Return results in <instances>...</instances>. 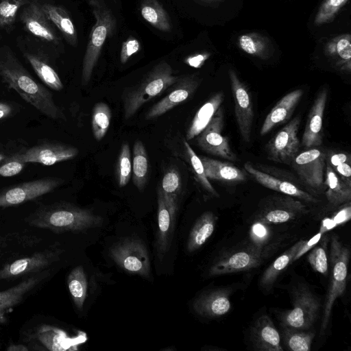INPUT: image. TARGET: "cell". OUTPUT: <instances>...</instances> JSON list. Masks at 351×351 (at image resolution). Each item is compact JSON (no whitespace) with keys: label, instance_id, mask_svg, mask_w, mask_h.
I'll list each match as a JSON object with an SVG mask.
<instances>
[{"label":"cell","instance_id":"cell-1","mask_svg":"<svg viewBox=\"0 0 351 351\" xmlns=\"http://www.w3.org/2000/svg\"><path fill=\"white\" fill-rule=\"evenodd\" d=\"M0 77L8 88L43 114L52 119H65L52 93L32 77L8 45L0 47Z\"/></svg>","mask_w":351,"mask_h":351},{"label":"cell","instance_id":"cell-2","mask_svg":"<svg viewBox=\"0 0 351 351\" xmlns=\"http://www.w3.org/2000/svg\"><path fill=\"white\" fill-rule=\"evenodd\" d=\"M26 221L30 226L49 229L57 233L79 232L100 227L103 218L91 210L66 203L43 205L31 214Z\"/></svg>","mask_w":351,"mask_h":351},{"label":"cell","instance_id":"cell-3","mask_svg":"<svg viewBox=\"0 0 351 351\" xmlns=\"http://www.w3.org/2000/svg\"><path fill=\"white\" fill-rule=\"evenodd\" d=\"M179 79L171 65L159 62L136 85L125 90L123 96V117L131 118L145 104L160 95Z\"/></svg>","mask_w":351,"mask_h":351},{"label":"cell","instance_id":"cell-4","mask_svg":"<svg viewBox=\"0 0 351 351\" xmlns=\"http://www.w3.org/2000/svg\"><path fill=\"white\" fill-rule=\"evenodd\" d=\"M92 8L95 18L86 52L83 59L82 84L87 85L99 58L103 45L107 38L112 36L115 27L116 20L111 10L104 0H86Z\"/></svg>","mask_w":351,"mask_h":351},{"label":"cell","instance_id":"cell-5","mask_svg":"<svg viewBox=\"0 0 351 351\" xmlns=\"http://www.w3.org/2000/svg\"><path fill=\"white\" fill-rule=\"evenodd\" d=\"M16 45L45 85L56 91L63 88L55 69V58L58 52L56 49L29 34L19 36Z\"/></svg>","mask_w":351,"mask_h":351},{"label":"cell","instance_id":"cell-6","mask_svg":"<svg viewBox=\"0 0 351 351\" xmlns=\"http://www.w3.org/2000/svg\"><path fill=\"white\" fill-rule=\"evenodd\" d=\"M350 250L336 234L330 240V263L331 274L330 284L324 305L320 335L325 332L330 320L332 306L336 300L343 294L346 288Z\"/></svg>","mask_w":351,"mask_h":351},{"label":"cell","instance_id":"cell-7","mask_svg":"<svg viewBox=\"0 0 351 351\" xmlns=\"http://www.w3.org/2000/svg\"><path fill=\"white\" fill-rule=\"evenodd\" d=\"M293 308L282 313L281 325L285 327L308 330L319 315L320 302L311 289L300 285L293 291Z\"/></svg>","mask_w":351,"mask_h":351},{"label":"cell","instance_id":"cell-8","mask_svg":"<svg viewBox=\"0 0 351 351\" xmlns=\"http://www.w3.org/2000/svg\"><path fill=\"white\" fill-rule=\"evenodd\" d=\"M18 17L27 34L60 51L62 39L57 28L43 10L39 0H30L20 10Z\"/></svg>","mask_w":351,"mask_h":351},{"label":"cell","instance_id":"cell-9","mask_svg":"<svg viewBox=\"0 0 351 351\" xmlns=\"http://www.w3.org/2000/svg\"><path fill=\"white\" fill-rule=\"evenodd\" d=\"M110 254L114 262L125 272L149 278L150 259L145 244L140 240L127 238L114 245Z\"/></svg>","mask_w":351,"mask_h":351},{"label":"cell","instance_id":"cell-10","mask_svg":"<svg viewBox=\"0 0 351 351\" xmlns=\"http://www.w3.org/2000/svg\"><path fill=\"white\" fill-rule=\"evenodd\" d=\"M270 252L265 245L254 243L231 252L217 259L209 268L208 276H221L258 267Z\"/></svg>","mask_w":351,"mask_h":351},{"label":"cell","instance_id":"cell-11","mask_svg":"<svg viewBox=\"0 0 351 351\" xmlns=\"http://www.w3.org/2000/svg\"><path fill=\"white\" fill-rule=\"evenodd\" d=\"M58 178L47 177L20 183L0 191V207L23 204L51 192L62 184Z\"/></svg>","mask_w":351,"mask_h":351},{"label":"cell","instance_id":"cell-12","mask_svg":"<svg viewBox=\"0 0 351 351\" xmlns=\"http://www.w3.org/2000/svg\"><path fill=\"white\" fill-rule=\"evenodd\" d=\"M300 123V117L293 118L269 141L266 146L268 159L280 163H291L300 148L298 137Z\"/></svg>","mask_w":351,"mask_h":351},{"label":"cell","instance_id":"cell-13","mask_svg":"<svg viewBox=\"0 0 351 351\" xmlns=\"http://www.w3.org/2000/svg\"><path fill=\"white\" fill-rule=\"evenodd\" d=\"M223 126V111L220 106L207 126L197 136V144L210 154L235 161L237 156L232 152L228 138L221 134Z\"/></svg>","mask_w":351,"mask_h":351},{"label":"cell","instance_id":"cell-14","mask_svg":"<svg viewBox=\"0 0 351 351\" xmlns=\"http://www.w3.org/2000/svg\"><path fill=\"white\" fill-rule=\"evenodd\" d=\"M78 153V149L75 147L62 143H47L14 154L6 158L5 160L52 165L73 158Z\"/></svg>","mask_w":351,"mask_h":351},{"label":"cell","instance_id":"cell-15","mask_svg":"<svg viewBox=\"0 0 351 351\" xmlns=\"http://www.w3.org/2000/svg\"><path fill=\"white\" fill-rule=\"evenodd\" d=\"M230 87L234 102V113L240 134L245 142H250L254 119L253 104L246 86L232 69L228 71Z\"/></svg>","mask_w":351,"mask_h":351},{"label":"cell","instance_id":"cell-16","mask_svg":"<svg viewBox=\"0 0 351 351\" xmlns=\"http://www.w3.org/2000/svg\"><path fill=\"white\" fill-rule=\"evenodd\" d=\"M62 252L58 248L47 249L5 265L0 269V280H8L38 272L58 261Z\"/></svg>","mask_w":351,"mask_h":351},{"label":"cell","instance_id":"cell-17","mask_svg":"<svg viewBox=\"0 0 351 351\" xmlns=\"http://www.w3.org/2000/svg\"><path fill=\"white\" fill-rule=\"evenodd\" d=\"M291 165L300 178L308 186L319 189L324 184L326 156L317 148L297 154Z\"/></svg>","mask_w":351,"mask_h":351},{"label":"cell","instance_id":"cell-18","mask_svg":"<svg viewBox=\"0 0 351 351\" xmlns=\"http://www.w3.org/2000/svg\"><path fill=\"white\" fill-rule=\"evenodd\" d=\"M200 83L196 75L179 77L173 90L155 104L147 112L146 120H152L164 114L176 106L186 101L196 91Z\"/></svg>","mask_w":351,"mask_h":351},{"label":"cell","instance_id":"cell-19","mask_svg":"<svg viewBox=\"0 0 351 351\" xmlns=\"http://www.w3.org/2000/svg\"><path fill=\"white\" fill-rule=\"evenodd\" d=\"M158 226L156 248L160 258L169 252L174 232L176 213L178 207L171 203L158 188Z\"/></svg>","mask_w":351,"mask_h":351},{"label":"cell","instance_id":"cell-20","mask_svg":"<svg viewBox=\"0 0 351 351\" xmlns=\"http://www.w3.org/2000/svg\"><path fill=\"white\" fill-rule=\"evenodd\" d=\"M306 211L305 205L291 196L276 197L261 210L257 220L267 224L282 223L295 219Z\"/></svg>","mask_w":351,"mask_h":351},{"label":"cell","instance_id":"cell-21","mask_svg":"<svg viewBox=\"0 0 351 351\" xmlns=\"http://www.w3.org/2000/svg\"><path fill=\"white\" fill-rule=\"evenodd\" d=\"M327 97L326 89L322 90L310 110L302 138V145L305 147L312 148L322 144V123Z\"/></svg>","mask_w":351,"mask_h":351},{"label":"cell","instance_id":"cell-22","mask_svg":"<svg viewBox=\"0 0 351 351\" xmlns=\"http://www.w3.org/2000/svg\"><path fill=\"white\" fill-rule=\"evenodd\" d=\"M254 348L260 351H282L280 335L269 316L262 315L254 323L250 332Z\"/></svg>","mask_w":351,"mask_h":351},{"label":"cell","instance_id":"cell-23","mask_svg":"<svg viewBox=\"0 0 351 351\" xmlns=\"http://www.w3.org/2000/svg\"><path fill=\"white\" fill-rule=\"evenodd\" d=\"M229 295L230 291L226 289L205 293L194 301L193 308L202 317H221L228 313L231 308Z\"/></svg>","mask_w":351,"mask_h":351},{"label":"cell","instance_id":"cell-24","mask_svg":"<svg viewBox=\"0 0 351 351\" xmlns=\"http://www.w3.org/2000/svg\"><path fill=\"white\" fill-rule=\"evenodd\" d=\"M245 170L259 184L269 189L294 197L308 202H317V199L293 183L278 179L255 168L251 163L244 164Z\"/></svg>","mask_w":351,"mask_h":351},{"label":"cell","instance_id":"cell-25","mask_svg":"<svg viewBox=\"0 0 351 351\" xmlns=\"http://www.w3.org/2000/svg\"><path fill=\"white\" fill-rule=\"evenodd\" d=\"M303 93L302 89H296L280 99L266 116L261 128V135H266L274 128L288 120L292 115Z\"/></svg>","mask_w":351,"mask_h":351},{"label":"cell","instance_id":"cell-26","mask_svg":"<svg viewBox=\"0 0 351 351\" xmlns=\"http://www.w3.org/2000/svg\"><path fill=\"white\" fill-rule=\"evenodd\" d=\"M208 179L226 183L243 182L247 176L245 171L230 162H223L206 156L199 157Z\"/></svg>","mask_w":351,"mask_h":351},{"label":"cell","instance_id":"cell-27","mask_svg":"<svg viewBox=\"0 0 351 351\" xmlns=\"http://www.w3.org/2000/svg\"><path fill=\"white\" fill-rule=\"evenodd\" d=\"M35 335L46 349L52 351L77 350L78 343L82 342L79 340L85 339V337L81 339L70 338L64 331L46 325L40 327Z\"/></svg>","mask_w":351,"mask_h":351},{"label":"cell","instance_id":"cell-28","mask_svg":"<svg viewBox=\"0 0 351 351\" xmlns=\"http://www.w3.org/2000/svg\"><path fill=\"white\" fill-rule=\"evenodd\" d=\"M40 5L47 16L67 43L75 47L77 43V31L67 11L62 6L50 3H40Z\"/></svg>","mask_w":351,"mask_h":351},{"label":"cell","instance_id":"cell-29","mask_svg":"<svg viewBox=\"0 0 351 351\" xmlns=\"http://www.w3.org/2000/svg\"><path fill=\"white\" fill-rule=\"evenodd\" d=\"M224 99L223 92L214 94L197 111L187 130L186 138L192 140L197 136L213 119Z\"/></svg>","mask_w":351,"mask_h":351},{"label":"cell","instance_id":"cell-30","mask_svg":"<svg viewBox=\"0 0 351 351\" xmlns=\"http://www.w3.org/2000/svg\"><path fill=\"white\" fill-rule=\"evenodd\" d=\"M325 52L333 61L337 68L343 72H350V34L339 35L331 39L326 45Z\"/></svg>","mask_w":351,"mask_h":351},{"label":"cell","instance_id":"cell-31","mask_svg":"<svg viewBox=\"0 0 351 351\" xmlns=\"http://www.w3.org/2000/svg\"><path fill=\"white\" fill-rule=\"evenodd\" d=\"M325 184L327 186L326 196L329 203L338 206L349 202L351 199V184L343 180L328 162L326 166Z\"/></svg>","mask_w":351,"mask_h":351},{"label":"cell","instance_id":"cell-32","mask_svg":"<svg viewBox=\"0 0 351 351\" xmlns=\"http://www.w3.org/2000/svg\"><path fill=\"white\" fill-rule=\"evenodd\" d=\"M217 217L210 211L204 213L193 226L187 241V250L193 252L199 249L214 232Z\"/></svg>","mask_w":351,"mask_h":351},{"label":"cell","instance_id":"cell-33","mask_svg":"<svg viewBox=\"0 0 351 351\" xmlns=\"http://www.w3.org/2000/svg\"><path fill=\"white\" fill-rule=\"evenodd\" d=\"M44 276H34L16 286L0 292V315L20 303L25 295L41 281Z\"/></svg>","mask_w":351,"mask_h":351},{"label":"cell","instance_id":"cell-34","mask_svg":"<svg viewBox=\"0 0 351 351\" xmlns=\"http://www.w3.org/2000/svg\"><path fill=\"white\" fill-rule=\"evenodd\" d=\"M132 171L134 184L138 191H143L147 181L149 160L146 149L140 140L134 144Z\"/></svg>","mask_w":351,"mask_h":351},{"label":"cell","instance_id":"cell-35","mask_svg":"<svg viewBox=\"0 0 351 351\" xmlns=\"http://www.w3.org/2000/svg\"><path fill=\"white\" fill-rule=\"evenodd\" d=\"M141 14L146 21L160 31H171L169 14L157 0H143L141 4Z\"/></svg>","mask_w":351,"mask_h":351},{"label":"cell","instance_id":"cell-36","mask_svg":"<svg viewBox=\"0 0 351 351\" xmlns=\"http://www.w3.org/2000/svg\"><path fill=\"white\" fill-rule=\"evenodd\" d=\"M304 240H300L293 246L289 248L280 256H278L273 263L263 274L260 285L263 288L270 287L280 274L293 263V258Z\"/></svg>","mask_w":351,"mask_h":351},{"label":"cell","instance_id":"cell-37","mask_svg":"<svg viewBox=\"0 0 351 351\" xmlns=\"http://www.w3.org/2000/svg\"><path fill=\"white\" fill-rule=\"evenodd\" d=\"M67 285L75 307L82 311L88 291L87 278L82 266H77L70 271Z\"/></svg>","mask_w":351,"mask_h":351},{"label":"cell","instance_id":"cell-38","mask_svg":"<svg viewBox=\"0 0 351 351\" xmlns=\"http://www.w3.org/2000/svg\"><path fill=\"white\" fill-rule=\"evenodd\" d=\"M240 49L247 54L265 59L269 56V40L256 33H247L239 37Z\"/></svg>","mask_w":351,"mask_h":351},{"label":"cell","instance_id":"cell-39","mask_svg":"<svg viewBox=\"0 0 351 351\" xmlns=\"http://www.w3.org/2000/svg\"><path fill=\"white\" fill-rule=\"evenodd\" d=\"M282 336L286 347L293 351H309L314 333L282 326Z\"/></svg>","mask_w":351,"mask_h":351},{"label":"cell","instance_id":"cell-40","mask_svg":"<svg viewBox=\"0 0 351 351\" xmlns=\"http://www.w3.org/2000/svg\"><path fill=\"white\" fill-rule=\"evenodd\" d=\"M30 0H0V30L11 33L20 10Z\"/></svg>","mask_w":351,"mask_h":351},{"label":"cell","instance_id":"cell-41","mask_svg":"<svg viewBox=\"0 0 351 351\" xmlns=\"http://www.w3.org/2000/svg\"><path fill=\"white\" fill-rule=\"evenodd\" d=\"M112 118L111 110L106 103L95 104L92 113V131L95 140L101 141L106 134Z\"/></svg>","mask_w":351,"mask_h":351},{"label":"cell","instance_id":"cell-42","mask_svg":"<svg viewBox=\"0 0 351 351\" xmlns=\"http://www.w3.org/2000/svg\"><path fill=\"white\" fill-rule=\"evenodd\" d=\"M159 189L171 203L178 207L179 197L182 191V179L177 169L170 168L166 171Z\"/></svg>","mask_w":351,"mask_h":351},{"label":"cell","instance_id":"cell-43","mask_svg":"<svg viewBox=\"0 0 351 351\" xmlns=\"http://www.w3.org/2000/svg\"><path fill=\"white\" fill-rule=\"evenodd\" d=\"M183 143L196 180L206 192L213 197H218L219 195L206 176L204 168L199 157L195 154L186 140H184Z\"/></svg>","mask_w":351,"mask_h":351},{"label":"cell","instance_id":"cell-44","mask_svg":"<svg viewBox=\"0 0 351 351\" xmlns=\"http://www.w3.org/2000/svg\"><path fill=\"white\" fill-rule=\"evenodd\" d=\"M131 174L132 160L130 149L127 143H123L121 147L116 167L118 185L120 187L126 186L130 180Z\"/></svg>","mask_w":351,"mask_h":351},{"label":"cell","instance_id":"cell-45","mask_svg":"<svg viewBox=\"0 0 351 351\" xmlns=\"http://www.w3.org/2000/svg\"><path fill=\"white\" fill-rule=\"evenodd\" d=\"M327 243L328 238L324 237L319 244L317 243L309 250L307 257L312 269L324 275L327 274L328 269Z\"/></svg>","mask_w":351,"mask_h":351},{"label":"cell","instance_id":"cell-46","mask_svg":"<svg viewBox=\"0 0 351 351\" xmlns=\"http://www.w3.org/2000/svg\"><path fill=\"white\" fill-rule=\"evenodd\" d=\"M348 0H324L319 7L314 20L316 25L330 23Z\"/></svg>","mask_w":351,"mask_h":351},{"label":"cell","instance_id":"cell-47","mask_svg":"<svg viewBox=\"0 0 351 351\" xmlns=\"http://www.w3.org/2000/svg\"><path fill=\"white\" fill-rule=\"evenodd\" d=\"M250 237L252 243L265 245L269 237V230L267 224L256 220L251 226Z\"/></svg>","mask_w":351,"mask_h":351},{"label":"cell","instance_id":"cell-48","mask_svg":"<svg viewBox=\"0 0 351 351\" xmlns=\"http://www.w3.org/2000/svg\"><path fill=\"white\" fill-rule=\"evenodd\" d=\"M141 45L137 39L134 37L128 38L122 43L120 60L122 64H125L130 57L140 50Z\"/></svg>","mask_w":351,"mask_h":351},{"label":"cell","instance_id":"cell-49","mask_svg":"<svg viewBox=\"0 0 351 351\" xmlns=\"http://www.w3.org/2000/svg\"><path fill=\"white\" fill-rule=\"evenodd\" d=\"M18 160H5L0 165V177H10L19 174L25 167Z\"/></svg>","mask_w":351,"mask_h":351},{"label":"cell","instance_id":"cell-50","mask_svg":"<svg viewBox=\"0 0 351 351\" xmlns=\"http://www.w3.org/2000/svg\"><path fill=\"white\" fill-rule=\"evenodd\" d=\"M324 234L321 232H317L312 238L308 241H304L302 245L298 249L293 258V262L299 259L302 256L311 250L317 243L319 242Z\"/></svg>","mask_w":351,"mask_h":351},{"label":"cell","instance_id":"cell-51","mask_svg":"<svg viewBox=\"0 0 351 351\" xmlns=\"http://www.w3.org/2000/svg\"><path fill=\"white\" fill-rule=\"evenodd\" d=\"M210 56V54L208 53H196L188 56L184 61L187 65L198 69L204 65V62L208 59Z\"/></svg>","mask_w":351,"mask_h":351},{"label":"cell","instance_id":"cell-52","mask_svg":"<svg viewBox=\"0 0 351 351\" xmlns=\"http://www.w3.org/2000/svg\"><path fill=\"white\" fill-rule=\"evenodd\" d=\"M351 217V207L350 202L341 208L331 217L335 221L336 226L344 224L349 221Z\"/></svg>","mask_w":351,"mask_h":351},{"label":"cell","instance_id":"cell-53","mask_svg":"<svg viewBox=\"0 0 351 351\" xmlns=\"http://www.w3.org/2000/svg\"><path fill=\"white\" fill-rule=\"evenodd\" d=\"M333 169L343 180L351 184L350 162H343L337 165Z\"/></svg>","mask_w":351,"mask_h":351},{"label":"cell","instance_id":"cell-54","mask_svg":"<svg viewBox=\"0 0 351 351\" xmlns=\"http://www.w3.org/2000/svg\"><path fill=\"white\" fill-rule=\"evenodd\" d=\"M350 161L351 158L350 154L347 153H338L332 155L328 162L334 169L343 162H350Z\"/></svg>","mask_w":351,"mask_h":351},{"label":"cell","instance_id":"cell-55","mask_svg":"<svg viewBox=\"0 0 351 351\" xmlns=\"http://www.w3.org/2000/svg\"><path fill=\"white\" fill-rule=\"evenodd\" d=\"M337 226L332 218H325L322 220L319 228V232L324 234L325 232L333 229Z\"/></svg>","mask_w":351,"mask_h":351},{"label":"cell","instance_id":"cell-56","mask_svg":"<svg viewBox=\"0 0 351 351\" xmlns=\"http://www.w3.org/2000/svg\"><path fill=\"white\" fill-rule=\"evenodd\" d=\"M12 111V108L10 104L0 101V119L9 116Z\"/></svg>","mask_w":351,"mask_h":351},{"label":"cell","instance_id":"cell-57","mask_svg":"<svg viewBox=\"0 0 351 351\" xmlns=\"http://www.w3.org/2000/svg\"><path fill=\"white\" fill-rule=\"evenodd\" d=\"M8 351H27L28 348L22 344H12L7 348Z\"/></svg>","mask_w":351,"mask_h":351},{"label":"cell","instance_id":"cell-58","mask_svg":"<svg viewBox=\"0 0 351 351\" xmlns=\"http://www.w3.org/2000/svg\"><path fill=\"white\" fill-rule=\"evenodd\" d=\"M3 158L5 160L6 158H4V156H2L1 155H0V162H1V160Z\"/></svg>","mask_w":351,"mask_h":351}]
</instances>
